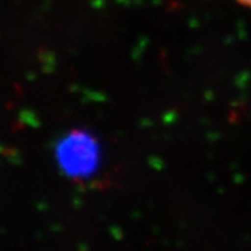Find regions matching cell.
Segmentation results:
<instances>
[{
    "mask_svg": "<svg viewBox=\"0 0 251 251\" xmlns=\"http://www.w3.org/2000/svg\"><path fill=\"white\" fill-rule=\"evenodd\" d=\"M58 159L62 168L72 176L90 175L98 162V147L92 137L75 131L58 147Z\"/></svg>",
    "mask_w": 251,
    "mask_h": 251,
    "instance_id": "6da1fadb",
    "label": "cell"
},
{
    "mask_svg": "<svg viewBox=\"0 0 251 251\" xmlns=\"http://www.w3.org/2000/svg\"><path fill=\"white\" fill-rule=\"evenodd\" d=\"M237 1L240 2V4H242L244 6H247V7L251 8V0H237Z\"/></svg>",
    "mask_w": 251,
    "mask_h": 251,
    "instance_id": "7a4b0ae2",
    "label": "cell"
}]
</instances>
